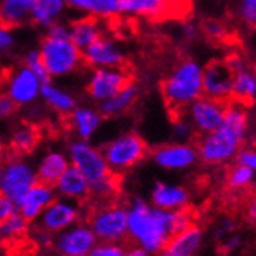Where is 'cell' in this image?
Masks as SVG:
<instances>
[{
  "instance_id": "obj_43",
  "label": "cell",
  "mask_w": 256,
  "mask_h": 256,
  "mask_svg": "<svg viewBox=\"0 0 256 256\" xmlns=\"http://www.w3.org/2000/svg\"><path fill=\"white\" fill-rule=\"evenodd\" d=\"M16 212H18V209H16L14 203H11L8 198L0 195V225H2L8 217H11Z\"/></svg>"
},
{
  "instance_id": "obj_44",
  "label": "cell",
  "mask_w": 256,
  "mask_h": 256,
  "mask_svg": "<svg viewBox=\"0 0 256 256\" xmlns=\"http://www.w3.org/2000/svg\"><path fill=\"white\" fill-rule=\"evenodd\" d=\"M224 62H225V64L228 66V68H230V71H231L232 74H236V72H239V71H242V70L248 68L247 62L244 60V57H240L239 54L230 55V57H228L226 60H224Z\"/></svg>"
},
{
  "instance_id": "obj_5",
  "label": "cell",
  "mask_w": 256,
  "mask_h": 256,
  "mask_svg": "<svg viewBox=\"0 0 256 256\" xmlns=\"http://www.w3.org/2000/svg\"><path fill=\"white\" fill-rule=\"evenodd\" d=\"M108 168L114 174L123 176L128 172L144 162L150 156L151 148L137 132H124L121 136L110 140L101 150Z\"/></svg>"
},
{
  "instance_id": "obj_22",
  "label": "cell",
  "mask_w": 256,
  "mask_h": 256,
  "mask_svg": "<svg viewBox=\"0 0 256 256\" xmlns=\"http://www.w3.org/2000/svg\"><path fill=\"white\" fill-rule=\"evenodd\" d=\"M38 182L54 187L63 173L70 168V159L66 152L60 150H50L42 156L41 160L35 165Z\"/></svg>"
},
{
  "instance_id": "obj_4",
  "label": "cell",
  "mask_w": 256,
  "mask_h": 256,
  "mask_svg": "<svg viewBox=\"0 0 256 256\" xmlns=\"http://www.w3.org/2000/svg\"><path fill=\"white\" fill-rule=\"evenodd\" d=\"M160 92L172 114L182 115L188 106L203 98V66L192 58L182 60L162 80Z\"/></svg>"
},
{
  "instance_id": "obj_36",
  "label": "cell",
  "mask_w": 256,
  "mask_h": 256,
  "mask_svg": "<svg viewBox=\"0 0 256 256\" xmlns=\"http://www.w3.org/2000/svg\"><path fill=\"white\" fill-rule=\"evenodd\" d=\"M124 244H108V242H98L88 256H126Z\"/></svg>"
},
{
  "instance_id": "obj_51",
  "label": "cell",
  "mask_w": 256,
  "mask_h": 256,
  "mask_svg": "<svg viewBox=\"0 0 256 256\" xmlns=\"http://www.w3.org/2000/svg\"><path fill=\"white\" fill-rule=\"evenodd\" d=\"M116 4H118V6H120V11H121V8H123V6L128 4V0H116Z\"/></svg>"
},
{
  "instance_id": "obj_7",
  "label": "cell",
  "mask_w": 256,
  "mask_h": 256,
  "mask_svg": "<svg viewBox=\"0 0 256 256\" xmlns=\"http://www.w3.org/2000/svg\"><path fill=\"white\" fill-rule=\"evenodd\" d=\"M38 52L50 80L70 77L84 64L82 52L74 46L70 38H54L46 35L40 44Z\"/></svg>"
},
{
  "instance_id": "obj_28",
  "label": "cell",
  "mask_w": 256,
  "mask_h": 256,
  "mask_svg": "<svg viewBox=\"0 0 256 256\" xmlns=\"http://www.w3.org/2000/svg\"><path fill=\"white\" fill-rule=\"evenodd\" d=\"M40 144V130L32 124H20L14 128L10 137V151L13 156L27 158L35 152Z\"/></svg>"
},
{
  "instance_id": "obj_45",
  "label": "cell",
  "mask_w": 256,
  "mask_h": 256,
  "mask_svg": "<svg viewBox=\"0 0 256 256\" xmlns=\"http://www.w3.org/2000/svg\"><path fill=\"white\" fill-rule=\"evenodd\" d=\"M236 231V224L232 222L231 218H226L222 222V225L218 226V230L216 231V239L218 242H222L225 238H228L230 234H232V232Z\"/></svg>"
},
{
  "instance_id": "obj_46",
  "label": "cell",
  "mask_w": 256,
  "mask_h": 256,
  "mask_svg": "<svg viewBox=\"0 0 256 256\" xmlns=\"http://www.w3.org/2000/svg\"><path fill=\"white\" fill-rule=\"evenodd\" d=\"M48 36H54V38H70V28L63 22H57L48 28Z\"/></svg>"
},
{
  "instance_id": "obj_39",
  "label": "cell",
  "mask_w": 256,
  "mask_h": 256,
  "mask_svg": "<svg viewBox=\"0 0 256 256\" xmlns=\"http://www.w3.org/2000/svg\"><path fill=\"white\" fill-rule=\"evenodd\" d=\"M16 46V36L13 30L0 26V55H6Z\"/></svg>"
},
{
  "instance_id": "obj_16",
  "label": "cell",
  "mask_w": 256,
  "mask_h": 256,
  "mask_svg": "<svg viewBox=\"0 0 256 256\" xmlns=\"http://www.w3.org/2000/svg\"><path fill=\"white\" fill-rule=\"evenodd\" d=\"M232 76L225 62L214 60L203 66V96L218 102H231Z\"/></svg>"
},
{
  "instance_id": "obj_15",
  "label": "cell",
  "mask_w": 256,
  "mask_h": 256,
  "mask_svg": "<svg viewBox=\"0 0 256 256\" xmlns=\"http://www.w3.org/2000/svg\"><path fill=\"white\" fill-rule=\"evenodd\" d=\"M82 58L84 63L93 70L124 68L126 52L116 41L101 36L90 48L82 52Z\"/></svg>"
},
{
  "instance_id": "obj_30",
  "label": "cell",
  "mask_w": 256,
  "mask_h": 256,
  "mask_svg": "<svg viewBox=\"0 0 256 256\" xmlns=\"http://www.w3.org/2000/svg\"><path fill=\"white\" fill-rule=\"evenodd\" d=\"M256 98V76L254 71L246 68L232 76V90L231 101L238 102L244 107H250L254 104Z\"/></svg>"
},
{
  "instance_id": "obj_48",
  "label": "cell",
  "mask_w": 256,
  "mask_h": 256,
  "mask_svg": "<svg viewBox=\"0 0 256 256\" xmlns=\"http://www.w3.org/2000/svg\"><path fill=\"white\" fill-rule=\"evenodd\" d=\"M6 158H8V151H6V148L4 146V144L0 143V180H2V170H4Z\"/></svg>"
},
{
  "instance_id": "obj_18",
  "label": "cell",
  "mask_w": 256,
  "mask_h": 256,
  "mask_svg": "<svg viewBox=\"0 0 256 256\" xmlns=\"http://www.w3.org/2000/svg\"><path fill=\"white\" fill-rule=\"evenodd\" d=\"M57 198L58 196H57V194H55L54 187L36 182L24 195V198L18 203V206H16L18 214L22 216V218H26L30 225H35L38 222V218L41 217V214Z\"/></svg>"
},
{
  "instance_id": "obj_13",
  "label": "cell",
  "mask_w": 256,
  "mask_h": 256,
  "mask_svg": "<svg viewBox=\"0 0 256 256\" xmlns=\"http://www.w3.org/2000/svg\"><path fill=\"white\" fill-rule=\"evenodd\" d=\"M130 82V74L124 68L93 70L86 84V94L96 104H101L118 94Z\"/></svg>"
},
{
  "instance_id": "obj_6",
  "label": "cell",
  "mask_w": 256,
  "mask_h": 256,
  "mask_svg": "<svg viewBox=\"0 0 256 256\" xmlns=\"http://www.w3.org/2000/svg\"><path fill=\"white\" fill-rule=\"evenodd\" d=\"M85 217L98 242L126 244L129 240L126 206L116 202H106L88 210Z\"/></svg>"
},
{
  "instance_id": "obj_1",
  "label": "cell",
  "mask_w": 256,
  "mask_h": 256,
  "mask_svg": "<svg viewBox=\"0 0 256 256\" xmlns=\"http://www.w3.org/2000/svg\"><path fill=\"white\" fill-rule=\"evenodd\" d=\"M128 210V232L134 246L142 247L152 256H158L168 240L187 228L195 225V216L190 209L168 212L156 209L148 200L134 196Z\"/></svg>"
},
{
  "instance_id": "obj_26",
  "label": "cell",
  "mask_w": 256,
  "mask_h": 256,
  "mask_svg": "<svg viewBox=\"0 0 256 256\" xmlns=\"http://www.w3.org/2000/svg\"><path fill=\"white\" fill-rule=\"evenodd\" d=\"M68 28H70L71 42L80 52L88 49L93 42H96L102 36V28L99 26L98 19L88 18V16H82L79 19L72 20L68 26Z\"/></svg>"
},
{
  "instance_id": "obj_54",
  "label": "cell",
  "mask_w": 256,
  "mask_h": 256,
  "mask_svg": "<svg viewBox=\"0 0 256 256\" xmlns=\"http://www.w3.org/2000/svg\"><path fill=\"white\" fill-rule=\"evenodd\" d=\"M0 86H2V79H0Z\"/></svg>"
},
{
  "instance_id": "obj_50",
  "label": "cell",
  "mask_w": 256,
  "mask_h": 256,
  "mask_svg": "<svg viewBox=\"0 0 256 256\" xmlns=\"http://www.w3.org/2000/svg\"><path fill=\"white\" fill-rule=\"evenodd\" d=\"M254 217H256V206H254V202L252 204H248V209H247V218L254 224Z\"/></svg>"
},
{
  "instance_id": "obj_23",
  "label": "cell",
  "mask_w": 256,
  "mask_h": 256,
  "mask_svg": "<svg viewBox=\"0 0 256 256\" xmlns=\"http://www.w3.org/2000/svg\"><path fill=\"white\" fill-rule=\"evenodd\" d=\"M33 0H0V26L10 30L24 27L32 22Z\"/></svg>"
},
{
  "instance_id": "obj_34",
  "label": "cell",
  "mask_w": 256,
  "mask_h": 256,
  "mask_svg": "<svg viewBox=\"0 0 256 256\" xmlns=\"http://www.w3.org/2000/svg\"><path fill=\"white\" fill-rule=\"evenodd\" d=\"M173 137H174V142L178 143H194V140H196V134L184 115L174 116Z\"/></svg>"
},
{
  "instance_id": "obj_25",
  "label": "cell",
  "mask_w": 256,
  "mask_h": 256,
  "mask_svg": "<svg viewBox=\"0 0 256 256\" xmlns=\"http://www.w3.org/2000/svg\"><path fill=\"white\" fill-rule=\"evenodd\" d=\"M41 99L50 110H54L55 114L60 116H66V118H68L72 114V110L79 106L72 93L58 86L57 84H54L52 80L42 84Z\"/></svg>"
},
{
  "instance_id": "obj_2",
  "label": "cell",
  "mask_w": 256,
  "mask_h": 256,
  "mask_svg": "<svg viewBox=\"0 0 256 256\" xmlns=\"http://www.w3.org/2000/svg\"><path fill=\"white\" fill-rule=\"evenodd\" d=\"M250 137L248 108L238 102H228L222 124L208 136L195 140L198 160L208 166L231 165L236 154Z\"/></svg>"
},
{
  "instance_id": "obj_12",
  "label": "cell",
  "mask_w": 256,
  "mask_h": 256,
  "mask_svg": "<svg viewBox=\"0 0 256 256\" xmlns=\"http://www.w3.org/2000/svg\"><path fill=\"white\" fill-rule=\"evenodd\" d=\"M225 110H226L225 102H218L214 101V99L203 96L198 101H195L192 106H188L182 115L194 128L198 138L214 132L222 124L225 116Z\"/></svg>"
},
{
  "instance_id": "obj_11",
  "label": "cell",
  "mask_w": 256,
  "mask_h": 256,
  "mask_svg": "<svg viewBox=\"0 0 256 256\" xmlns=\"http://www.w3.org/2000/svg\"><path fill=\"white\" fill-rule=\"evenodd\" d=\"M154 164L166 172H186L200 162L194 143H165L150 151Z\"/></svg>"
},
{
  "instance_id": "obj_40",
  "label": "cell",
  "mask_w": 256,
  "mask_h": 256,
  "mask_svg": "<svg viewBox=\"0 0 256 256\" xmlns=\"http://www.w3.org/2000/svg\"><path fill=\"white\" fill-rule=\"evenodd\" d=\"M244 244V238L240 234H236V232H232L228 238H225L224 240L220 242V250L224 254H231L238 252Z\"/></svg>"
},
{
  "instance_id": "obj_35",
  "label": "cell",
  "mask_w": 256,
  "mask_h": 256,
  "mask_svg": "<svg viewBox=\"0 0 256 256\" xmlns=\"http://www.w3.org/2000/svg\"><path fill=\"white\" fill-rule=\"evenodd\" d=\"M24 66H26L28 71H32L33 74H35L42 84L50 82V77H49L46 68H44V63L41 60V55H40L38 49H33V50H30V52L26 54V57H24Z\"/></svg>"
},
{
  "instance_id": "obj_49",
  "label": "cell",
  "mask_w": 256,
  "mask_h": 256,
  "mask_svg": "<svg viewBox=\"0 0 256 256\" xmlns=\"http://www.w3.org/2000/svg\"><path fill=\"white\" fill-rule=\"evenodd\" d=\"M182 30H184V36H186V38H190V40H192V38L196 35V28H195L194 24H186Z\"/></svg>"
},
{
  "instance_id": "obj_53",
  "label": "cell",
  "mask_w": 256,
  "mask_h": 256,
  "mask_svg": "<svg viewBox=\"0 0 256 256\" xmlns=\"http://www.w3.org/2000/svg\"><path fill=\"white\" fill-rule=\"evenodd\" d=\"M8 256H26V254H22V253H14V254H8Z\"/></svg>"
},
{
  "instance_id": "obj_20",
  "label": "cell",
  "mask_w": 256,
  "mask_h": 256,
  "mask_svg": "<svg viewBox=\"0 0 256 256\" xmlns=\"http://www.w3.org/2000/svg\"><path fill=\"white\" fill-rule=\"evenodd\" d=\"M204 244V231L200 225H192L173 236L158 256H198Z\"/></svg>"
},
{
  "instance_id": "obj_38",
  "label": "cell",
  "mask_w": 256,
  "mask_h": 256,
  "mask_svg": "<svg viewBox=\"0 0 256 256\" xmlns=\"http://www.w3.org/2000/svg\"><path fill=\"white\" fill-rule=\"evenodd\" d=\"M239 16L247 26H254V22H256V0H240Z\"/></svg>"
},
{
  "instance_id": "obj_37",
  "label": "cell",
  "mask_w": 256,
  "mask_h": 256,
  "mask_svg": "<svg viewBox=\"0 0 256 256\" xmlns=\"http://www.w3.org/2000/svg\"><path fill=\"white\" fill-rule=\"evenodd\" d=\"M232 165H238V166H242V168L254 172L256 170V151L252 146H248V144H246V146L236 154Z\"/></svg>"
},
{
  "instance_id": "obj_27",
  "label": "cell",
  "mask_w": 256,
  "mask_h": 256,
  "mask_svg": "<svg viewBox=\"0 0 256 256\" xmlns=\"http://www.w3.org/2000/svg\"><path fill=\"white\" fill-rule=\"evenodd\" d=\"M68 8L93 19H112L120 14L116 0H66Z\"/></svg>"
},
{
  "instance_id": "obj_10",
  "label": "cell",
  "mask_w": 256,
  "mask_h": 256,
  "mask_svg": "<svg viewBox=\"0 0 256 256\" xmlns=\"http://www.w3.org/2000/svg\"><path fill=\"white\" fill-rule=\"evenodd\" d=\"M85 218L84 208L80 204H76L72 202L63 198H57L55 202L44 210L38 222L35 224V228L48 232L50 236H57L64 230L74 226Z\"/></svg>"
},
{
  "instance_id": "obj_41",
  "label": "cell",
  "mask_w": 256,
  "mask_h": 256,
  "mask_svg": "<svg viewBox=\"0 0 256 256\" xmlns=\"http://www.w3.org/2000/svg\"><path fill=\"white\" fill-rule=\"evenodd\" d=\"M204 32H206V35L214 41H224L228 36V30L225 28V26L220 24L217 20L208 22L204 26Z\"/></svg>"
},
{
  "instance_id": "obj_32",
  "label": "cell",
  "mask_w": 256,
  "mask_h": 256,
  "mask_svg": "<svg viewBox=\"0 0 256 256\" xmlns=\"http://www.w3.org/2000/svg\"><path fill=\"white\" fill-rule=\"evenodd\" d=\"M32 230L33 225H30L26 218H22V216L16 212L0 225V244L4 247H10L13 244L26 240L32 234Z\"/></svg>"
},
{
  "instance_id": "obj_14",
  "label": "cell",
  "mask_w": 256,
  "mask_h": 256,
  "mask_svg": "<svg viewBox=\"0 0 256 256\" xmlns=\"http://www.w3.org/2000/svg\"><path fill=\"white\" fill-rule=\"evenodd\" d=\"M98 244L92 228L82 220L54 238L52 248L57 256H88Z\"/></svg>"
},
{
  "instance_id": "obj_17",
  "label": "cell",
  "mask_w": 256,
  "mask_h": 256,
  "mask_svg": "<svg viewBox=\"0 0 256 256\" xmlns=\"http://www.w3.org/2000/svg\"><path fill=\"white\" fill-rule=\"evenodd\" d=\"M190 203H192V192L184 186L166 184L158 181L151 188L150 204L154 206L156 209L178 212V210L188 209Z\"/></svg>"
},
{
  "instance_id": "obj_19",
  "label": "cell",
  "mask_w": 256,
  "mask_h": 256,
  "mask_svg": "<svg viewBox=\"0 0 256 256\" xmlns=\"http://www.w3.org/2000/svg\"><path fill=\"white\" fill-rule=\"evenodd\" d=\"M54 188L58 198L68 200V202H72L76 204H80L82 208L93 200L90 184H88L85 178L71 165L57 181V184L54 186Z\"/></svg>"
},
{
  "instance_id": "obj_3",
  "label": "cell",
  "mask_w": 256,
  "mask_h": 256,
  "mask_svg": "<svg viewBox=\"0 0 256 256\" xmlns=\"http://www.w3.org/2000/svg\"><path fill=\"white\" fill-rule=\"evenodd\" d=\"M66 156L70 159V165L90 184L93 198L101 203L115 202V196L120 192L121 178L108 168L101 148L94 146L92 142L74 140L70 143Z\"/></svg>"
},
{
  "instance_id": "obj_29",
  "label": "cell",
  "mask_w": 256,
  "mask_h": 256,
  "mask_svg": "<svg viewBox=\"0 0 256 256\" xmlns=\"http://www.w3.org/2000/svg\"><path fill=\"white\" fill-rule=\"evenodd\" d=\"M33 2H35V8H33L32 22L46 30L60 22L68 10L66 0H33Z\"/></svg>"
},
{
  "instance_id": "obj_21",
  "label": "cell",
  "mask_w": 256,
  "mask_h": 256,
  "mask_svg": "<svg viewBox=\"0 0 256 256\" xmlns=\"http://www.w3.org/2000/svg\"><path fill=\"white\" fill-rule=\"evenodd\" d=\"M68 121L72 134L77 137L76 140L92 142V138L98 134L99 128L102 126L104 118L98 112V108L77 106L72 110V114L68 116Z\"/></svg>"
},
{
  "instance_id": "obj_47",
  "label": "cell",
  "mask_w": 256,
  "mask_h": 256,
  "mask_svg": "<svg viewBox=\"0 0 256 256\" xmlns=\"http://www.w3.org/2000/svg\"><path fill=\"white\" fill-rule=\"evenodd\" d=\"M126 256H152L150 252H146L142 247H137V246H129L126 248Z\"/></svg>"
},
{
  "instance_id": "obj_9",
  "label": "cell",
  "mask_w": 256,
  "mask_h": 256,
  "mask_svg": "<svg viewBox=\"0 0 256 256\" xmlns=\"http://www.w3.org/2000/svg\"><path fill=\"white\" fill-rule=\"evenodd\" d=\"M2 84L5 86V94L13 101L18 108L32 107L41 98L42 82L32 71H28L24 64L11 70Z\"/></svg>"
},
{
  "instance_id": "obj_8",
  "label": "cell",
  "mask_w": 256,
  "mask_h": 256,
  "mask_svg": "<svg viewBox=\"0 0 256 256\" xmlns=\"http://www.w3.org/2000/svg\"><path fill=\"white\" fill-rule=\"evenodd\" d=\"M36 182L38 178L35 165L27 160V158L8 154L2 170V180H0V195L18 206V203Z\"/></svg>"
},
{
  "instance_id": "obj_31",
  "label": "cell",
  "mask_w": 256,
  "mask_h": 256,
  "mask_svg": "<svg viewBox=\"0 0 256 256\" xmlns=\"http://www.w3.org/2000/svg\"><path fill=\"white\" fill-rule=\"evenodd\" d=\"M173 0H128V4L121 8L120 14L156 19L170 11Z\"/></svg>"
},
{
  "instance_id": "obj_24",
  "label": "cell",
  "mask_w": 256,
  "mask_h": 256,
  "mask_svg": "<svg viewBox=\"0 0 256 256\" xmlns=\"http://www.w3.org/2000/svg\"><path fill=\"white\" fill-rule=\"evenodd\" d=\"M140 96V88L136 82H130L126 88H123L118 94L107 99V101L99 104L98 112L102 118H120L126 115L129 110L136 106L137 99Z\"/></svg>"
},
{
  "instance_id": "obj_42",
  "label": "cell",
  "mask_w": 256,
  "mask_h": 256,
  "mask_svg": "<svg viewBox=\"0 0 256 256\" xmlns=\"http://www.w3.org/2000/svg\"><path fill=\"white\" fill-rule=\"evenodd\" d=\"M18 112V107L13 104V101L5 94L4 90H0V121L10 120L11 116H14Z\"/></svg>"
},
{
  "instance_id": "obj_33",
  "label": "cell",
  "mask_w": 256,
  "mask_h": 256,
  "mask_svg": "<svg viewBox=\"0 0 256 256\" xmlns=\"http://www.w3.org/2000/svg\"><path fill=\"white\" fill-rule=\"evenodd\" d=\"M225 182L228 190L231 192H246L250 190L254 184V172L242 168V166L232 165L230 166V170L226 172Z\"/></svg>"
},
{
  "instance_id": "obj_52",
  "label": "cell",
  "mask_w": 256,
  "mask_h": 256,
  "mask_svg": "<svg viewBox=\"0 0 256 256\" xmlns=\"http://www.w3.org/2000/svg\"><path fill=\"white\" fill-rule=\"evenodd\" d=\"M0 256H8L6 254V247H4L2 244H0Z\"/></svg>"
}]
</instances>
